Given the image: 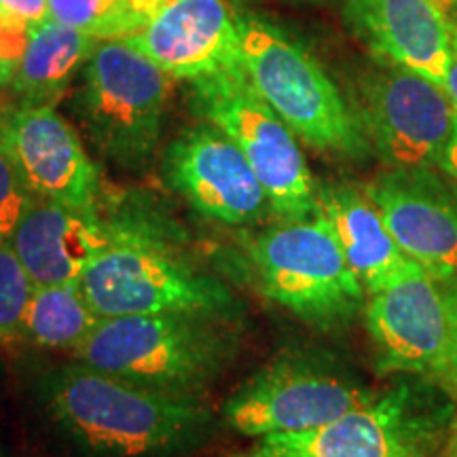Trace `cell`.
<instances>
[{
  "mask_svg": "<svg viewBox=\"0 0 457 457\" xmlns=\"http://www.w3.org/2000/svg\"><path fill=\"white\" fill-rule=\"evenodd\" d=\"M0 457H9L7 453H4V449H3V447H0Z\"/></svg>",
  "mask_w": 457,
  "mask_h": 457,
  "instance_id": "obj_35",
  "label": "cell"
},
{
  "mask_svg": "<svg viewBox=\"0 0 457 457\" xmlns=\"http://www.w3.org/2000/svg\"><path fill=\"white\" fill-rule=\"evenodd\" d=\"M162 3L163 0H129V4L134 7L136 13H138L140 17H145L146 21L155 15V11L162 7Z\"/></svg>",
  "mask_w": 457,
  "mask_h": 457,
  "instance_id": "obj_30",
  "label": "cell"
},
{
  "mask_svg": "<svg viewBox=\"0 0 457 457\" xmlns=\"http://www.w3.org/2000/svg\"><path fill=\"white\" fill-rule=\"evenodd\" d=\"M356 114L370 148L394 170L441 165L457 121L441 85L381 60L358 85Z\"/></svg>",
  "mask_w": 457,
  "mask_h": 457,
  "instance_id": "obj_9",
  "label": "cell"
},
{
  "mask_svg": "<svg viewBox=\"0 0 457 457\" xmlns=\"http://www.w3.org/2000/svg\"><path fill=\"white\" fill-rule=\"evenodd\" d=\"M162 179L197 214L220 225L250 227L273 214L248 159L225 131L208 121L170 142Z\"/></svg>",
  "mask_w": 457,
  "mask_h": 457,
  "instance_id": "obj_11",
  "label": "cell"
},
{
  "mask_svg": "<svg viewBox=\"0 0 457 457\" xmlns=\"http://www.w3.org/2000/svg\"><path fill=\"white\" fill-rule=\"evenodd\" d=\"M404 254L457 286V195L432 170H394L364 187Z\"/></svg>",
  "mask_w": 457,
  "mask_h": 457,
  "instance_id": "obj_13",
  "label": "cell"
},
{
  "mask_svg": "<svg viewBox=\"0 0 457 457\" xmlns=\"http://www.w3.org/2000/svg\"><path fill=\"white\" fill-rule=\"evenodd\" d=\"M396 457H434V455L428 453V451L424 449V445H420V447H413V449L403 451V453L396 455Z\"/></svg>",
  "mask_w": 457,
  "mask_h": 457,
  "instance_id": "obj_31",
  "label": "cell"
},
{
  "mask_svg": "<svg viewBox=\"0 0 457 457\" xmlns=\"http://www.w3.org/2000/svg\"><path fill=\"white\" fill-rule=\"evenodd\" d=\"M228 3H231V4H244V3H248V0H228Z\"/></svg>",
  "mask_w": 457,
  "mask_h": 457,
  "instance_id": "obj_34",
  "label": "cell"
},
{
  "mask_svg": "<svg viewBox=\"0 0 457 457\" xmlns=\"http://www.w3.org/2000/svg\"><path fill=\"white\" fill-rule=\"evenodd\" d=\"M242 66L262 100L318 153L364 159L370 153L356 111L307 49L271 21L237 11Z\"/></svg>",
  "mask_w": 457,
  "mask_h": 457,
  "instance_id": "obj_4",
  "label": "cell"
},
{
  "mask_svg": "<svg viewBox=\"0 0 457 457\" xmlns=\"http://www.w3.org/2000/svg\"><path fill=\"white\" fill-rule=\"evenodd\" d=\"M188 104L236 142L270 197L278 220L318 212L316 185L295 131L261 98L244 66L188 81Z\"/></svg>",
  "mask_w": 457,
  "mask_h": 457,
  "instance_id": "obj_7",
  "label": "cell"
},
{
  "mask_svg": "<svg viewBox=\"0 0 457 457\" xmlns=\"http://www.w3.org/2000/svg\"><path fill=\"white\" fill-rule=\"evenodd\" d=\"M32 30L0 11V89L9 87L24 57Z\"/></svg>",
  "mask_w": 457,
  "mask_h": 457,
  "instance_id": "obj_24",
  "label": "cell"
},
{
  "mask_svg": "<svg viewBox=\"0 0 457 457\" xmlns=\"http://www.w3.org/2000/svg\"><path fill=\"white\" fill-rule=\"evenodd\" d=\"M316 204L333 227L347 265L369 295L379 293L420 267L400 250L364 191L350 185H320Z\"/></svg>",
  "mask_w": 457,
  "mask_h": 457,
  "instance_id": "obj_18",
  "label": "cell"
},
{
  "mask_svg": "<svg viewBox=\"0 0 457 457\" xmlns=\"http://www.w3.org/2000/svg\"><path fill=\"white\" fill-rule=\"evenodd\" d=\"M443 89L447 91L451 104L455 106V112H457V17L451 21V57H449V68H447V77H445Z\"/></svg>",
  "mask_w": 457,
  "mask_h": 457,
  "instance_id": "obj_26",
  "label": "cell"
},
{
  "mask_svg": "<svg viewBox=\"0 0 457 457\" xmlns=\"http://www.w3.org/2000/svg\"><path fill=\"white\" fill-rule=\"evenodd\" d=\"M100 212L108 245L79 282L100 318L165 312L244 316L231 286L197 265L180 228L151 199L125 193Z\"/></svg>",
  "mask_w": 457,
  "mask_h": 457,
  "instance_id": "obj_1",
  "label": "cell"
},
{
  "mask_svg": "<svg viewBox=\"0 0 457 457\" xmlns=\"http://www.w3.org/2000/svg\"><path fill=\"white\" fill-rule=\"evenodd\" d=\"M426 434L409 390L396 387L330 424L267 434L228 457H396L424 445Z\"/></svg>",
  "mask_w": 457,
  "mask_h": 457,
  "instance_id": "obj_14",
  "label": "cell"
},
{
  "mask_svg": "<svg viewBox=\"0 0 457 457\" xmlns=\"http://www.w3.org/2000/svg\"><path fill=\"white\" fill-rule=\"evenodd\" d=\"M100 43L49 17L32 28L30 43L9 85L11 91L20 98V104L55 106Z\"/></svg>",
  "mask_w": 457,
  "mask_h": 457,
  "instance_id": "obj_19",
  "label": "cell"
},
{
  "mask_svg": "<svg viewBox=\"0 0 457 457\" xmlns=\"http://www.w3.org/2000/svg\"><path fill=\"white\" fill-rule=\"evenodd\" d=\"M38 396L83 457H180L216 432V415L199 398L145 390L77 360L47 370Z\"/></svg>",
  "mask_w": 457,
  "mask_h": 457,
  "instance_id": "obj_2",
  "label": "cell"
},
{
  "mask_svg": "<svg viewBox=\"0 0 457 457\" xmlns=\"http://www.w3.org/2000/svg\"><path fill=\"white\" fill-rule=\"evenodd\" d=\"M0 145L32 195L77 208H100L98 165L55 106H26L0 114Z\"/></svg>",
  "mask_w": 457,
  "mask_h": 457,
  "instance_id": "obj_12",
  "label": "cell"
},
{
  "mask_svg": "<svg viewBox=\"0 0 457 457\" xmlns=\"http://www.w3.org/2000/svg\"><path fill=\"white\" fill-rule=\"evenodd\" d=\"M438 457H457V411L453 413V417H451L447 434H445V441H443V451Z\"/></svg>",
  "mask_w": 457,
  "mask_h": 457,
  "instance_id": "obj_29",
  "label": "cell"
},
{
  "mask_svg": "<svg viewBox=\"0 0 457 457\" xmlns=\"http://www.w3.org/2000/svg\"><path fill=\"white\" fill-rule=\"evenodd\" d=\"M49 13L60 24L81 30L98 41L129 38L146 24L129 0H49Z\"/></svg>",
  "mask_w": 457,
  "mask_h": 457,
  "instance_id": "obj_21",
  "label": "cell"
},
{
  "mask_svg": "<svg viewBox=\"0 0 457 457\" xmlns=\"http://www.w3.org/2000/svg\"><path fill=\"white\" fill-rule=\"evenodd\" d=\"M377 396L330 358L286 353L250 375L222 404V421L248 438L330 424Z\"/></svg>",
  "mask_w": 457,
  "mask_h": 457,
  "instance_id": "obj_8",
  "label": "cell"
},
{
  "mask_svg": "<svg viewBox=\"0 0 457 457\" xmlns=\"http://www.w3.org/2000/svg\"><path fill=\"white\" fill-rule=\"evenodd\" d=\"M34 282L9 242L0 239V345L21 337Z\"/></svg>",
  "mask_w": 457,
  "mask_h": 457,
  "instance_id": "obj_22",
  "label": "cell"
},
{
  "mask_svg": "<svg viewBox=\"0 0 457 457\" xmlns=\"http://www.w3.org/2000/svg\"><path fill=\"white\" fill-rule=\"evenodd\" d=\"M32 197L34 195L17 171L13 159L0 145V239L9 242Z\"/></svg>",
  "mask_w": 457,
  "mask_h": 457,
  "instance_id": "obj_23",
  "label": "cell"
},
{
  "mask_svg": "<svg viewBox=\"0 0 457 457\" xmlns=\"http://www.w3.org/2000/svg\"><path fill=\"white\" fill-rule=\"evenodd\" d=\"M449 4H451V9H453V13L457 17V0H449Z\"/></svg>",
  "mask_w": 457,
  "mask_h": 457,
  "instance_id": "obj_33",
  "label": "cell"
},
{
  "mask_svg": "<svg viewBox=\"0 0 457 457\" xmlns=\"http://www.w3.org/2000/svg\"><path fill=\"white\" fill-rule=\"evenodd\" d=\"M0 11L11 20L26 24L30 30L51 17L49 0H0Z\"/></svg>",
  "mask_w": 457,
  "mask_h": 457,
  "instance_id": "obj_25",
  "label": "cell"
},
{
  "mask_svg": "<svg viewBox=\"0 0 457 457\" xmlns=\"http://www.w3.org/2000/svg\"><path fill=\"white\" fill-rule=\"evenodd\" d=\"M345 20L377 60L409 68L443 87L451 17L432 0H345Z\"/></svg>",
  "mask_w": 457,
  "mask_h": 457,
  "instance_id": "obj_16",
  "label": "cell"
},
{
  "mask_svg": "<svg viewBox=\"0 0 457 457\" xmlns=\"http://www.w3.org/2000/svg\"><path fill=\"white\" fill-rule=\"evenodd\" d=\"M239 320L165 312L102 318L77 362L174 398H199L236 360Z\"/></svg>",
  "mask_w": 457,
  "mask_h": 457,
  "instance_id": "obj_3",
  "label": "cell"
},
{
  "mask_svg": "<svg viewBox=\"0 0 457 457\" xmlns=\"http://www.w3.org/2000/svg\"><path fill=\"white\" fill-rule=\"evenodd\" d=\"M9 244L34 286L72 284L108 245V228L100 208L34 195Z\"/></svg>",
  "mask_w": 457,
  "mask_h": 457,
  "instance_id": "obj_17",
  "label": "cell"
},
{
  "mask_svg": "<svg viewBox=\"0 0 457 457\" xmlns=\"http://www.w3.org/2000/svg\"><path fill=\"white\" fill-rule=\"evenodd\" d=\"M245 259L261 293L312 327H343L364 307L367 290L320 210L250 236Z\"/></svg>",
  "mask_w": 457,
  "mask_h": 457,
  "instance_id": "obj_6",
  "label": "cell"
},
{
  "mask_svg": "<svg viewBox=\"0 0 457 457\" xmlns=\"http://www.w3.org/2000/svg\"><path fill=\"white\" fill-rule=\"evenodd\" d=\"M432 3H436L438 7H441L443 11H447V13L451 15V17H455V13H453V9H451V4H449V0H432Z\"/></svg>",
  "mask_w": 457,
  "mask_h": 457,
  "instance_id": "obj_32",
  "label": "cell"
},
{
  "mask_svg": "<svg viewBox=\"0 0 457 457\" xmlns=\"http://www.w3.org/2000/svg\"><path fill=\"white\" fill-rule=\"evenodd\" d=\"M445 379L449 381L457 394V286L453 293V328H451V347H449V362Z\"/></svg>",
  "mask_w": 457,
  "mask_h": 457,
  "instance_id": "obj_27",
  "label": "cell"
},
{
  "mask_svg": "<svg viewBox=\"0 0 457 457\" xmlns=\"http://www.w3.org/2000/svg\"><path fill=\"white\" fill-rule=\"evenodd\" d=\"M438 168H441L445 174H447L449 179L457 185V121H455L453 134H451L449 145H447V148H445L441 165H438Z\"/></svg>",
  "mask_w": 457,
  "mask_h": 457,
  "instance_id": "obj_28",
  "label": "cell"
},
{
  "mask_svg": "<svg viewBox=\"0 0 457 457\" xmlns=\"http://www.w3.org/2000/svg\"><path fill=\"white\" fill-rule=\"evenodd\" d=\"M170 96V74L117 38L102 41L83 66L72 108L102 157L138 171L155 157Z\"/></svg>",
  "mask_w": 457,
  "mask_h": 457,
  "instance_id": "obj_5",
  "label": "cell"
},
{
  "mask_svg": "<svg viewBox=\"0 0 457 457\" xmlns=\"http://www.w3.org/2000/svg\"><path fill=\"white\" fill-rule=\"evenodd\" d=\"M100 322L102 318L79 282L34 286L21 339L41 350L74 353L87 343Z\"/></svg>",
  "mask_w": 457,
  "mask_h": 457,
  "instance_id": "obj_20",
  "label": "cell"
},
{
  "mask_svg": "<svg viewBox=\"0 0 457 457\" xmlns=\"http://www.w3.org/2000/svg\"><path fill=\"white\" fill-rule=\"evenodd\" d=\"M128 41L171 79L193 81L242 66L237 11L228 0H163Z\"/></svg>",
  "mask_w": 457,
  "mask_h": 457,
  "instance_id": "obj_15",
  "label": "cell"
},
{
  "mask_svg": "<svg viewBox=\"0 0 457 457\" xmlns=\"http://www.w3.org/2000/svg\"><path fill=\"white\" fill-rule=\"evenodd\" d=\"M453 284H445L417 267L370 295L364 316L384 373L445 379L453 328Z\"/></svg>",
  "mask_w": 457,
  "mask_h": 457,
  "instance_id": "obj_10",
  "label": "cell"
}]
</instances>
